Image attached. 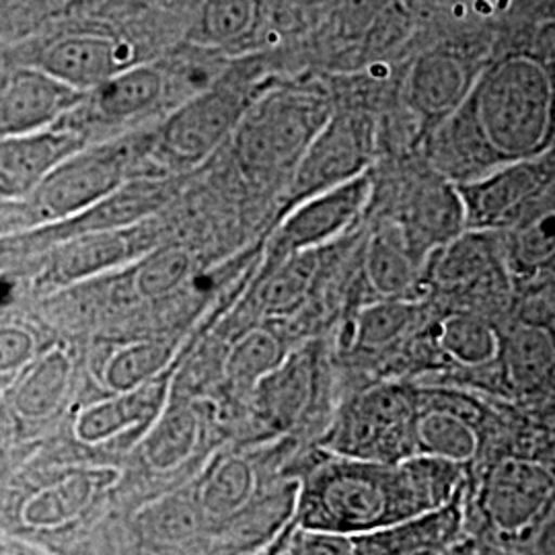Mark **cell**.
Wrapping results in <instances>:
<instances>
[{
  "instance_id": "cell-11",
  "label": "cell",
  "mask_w": 555,
  "mask_h": 555,
  "mask_svg": "<svg viewBox=\"0 0 555 555\" xmlns=\"http://www.w3.org/2000/svg\"><path fill=\"white\" fill-rule=\"evenodd\" d=\"M369 160L366 128L350 116L330 118L297 163L295 194L313 196L357 178Z\"/></svg>"
},
{
  "instance_id": "cell-24",
  "label": "cell",
  "mask_w": 555,
  "mask_h": 555,
  "mask_svg": "<svg viewBox=\"0 0 555 555\" xmlns=\"http://www.w3.org/2000/svg\"><path fill=\"white\" fill-rule=\"evenodd\" d=\"M254 389H258L259 403L268 416L274 417L278 422H291L302 410L309 397V364L300 360V357L282 360Z\"/></svg>"
},
{
  "instance_id": "cell-1",
  "label": "cell",
  "mask_w": 555,
  "mask_h": 555,
  "mask_svg": "<svg viewBox=\"0 0 555 555\" xmlns=\"http://www.w3.org/2000/svg\"><path fill=\"white\" fill-rule=\"evenodd\" d=\"M461 467L424 455L399 463L330 456L302 481L300 529L352 535L435 513L451 504Z\"/></svg>"
},
{
  "instance_id": "cell-5",
  "label": "cell",
  "mask_w": 555,
  "mask_h": 555,
  "mask_svg": "<svg viewBox=\"0 0 555 555\" xmlns=\"http://www.w3.org/2000/svg\"><path fill=\"white\" fill-rule=\"evenodd\" d=\"M461 531V511L447 504L435 513L417 516L369 533L302 531L286 555H430L455 541Z\"/></svg>"
},
{
  "instance_id": "cell-30",
  "label": "cell",
  "mask_w": 555,
  "mask_h": 555,
  "mask_svg": "<svg viewBox=\"0 0 555 555\" xmlns=\"http://www.w3.org/2000/svg\"><path fill=\"white\" fill-rule=\"evenodd\" d=\"M447 247L438 266V274L447 282H463L479 276L488 270L492 259V245L479 233L459 235Z\"/></svg>"
},
{
  "instance_id": "cell-23",
  "label": "cell",
  "mask_w": 555,
  "mask_h": 555,
  "mask_svg": "<svg viewBox=\"0 0 555 555\" xmlns=\"http://www.w3.org/2000/svg\"><path fill=\"white\" fill-rule=\"evenodd\" d=\"M128 258V241L118 231H89L66 243L56 256L64 278H85L103 272Z\"/></svg>"
},
{
  "instance_id": "cell-25",
  "label": "cell",
  "mask_w": 555,
  "mask_h": 555,
  "mask_svg": "<svg viewBox=\"0 0 555 555\" xmlns=\"http://www.w3.org/2000/svg\"><path fill=\"white\" fill-rule=\"evenodd\" d=\"M284 360L278 337L266 330H254L238 339L227 360V375L237 387H256Z\"/></svg>"
},
{
  "instance_id": "cell-31",
  "label": "cell",
  "mask_w": 555,
  "mask_h": 555,
  "mask_svg": "<svg viewBox=\"0 0 555 555\" xmlns=\"http://www.w3.org/2000/svg\"><path fill=\"white\" fill-rule=\"evenodd\" d=\"M190 256L183 249H163L139 270L137 286L144 297H159L173 291L190 272Z\"/></svg>"
},
{
  "instance_id": "cell-10",
  "label": "cell",
  "mask_w": 555,
  "mask_h": 555,
  "mask_svg": "<svg viewBox=\"0 0 555 555\" xmlns=\"http://www.w3.org/2000/svg\"><path fill=\"white\" fill-rule=\"evenodd\" d=\"M554 494L552 474L529 459L500 461L486 479L483 508L502 533L516 535L535 522Z\"/></svg>"
},
{
  "instance_id": "cell-33",
  "label": "cell",
  "mask_w": 555,
  "mask_h": 555,
  "mask_svg": "<svg viewBox=\"0 0 555 555\" xmlns=\"http://www.w3.org/2000/svg\"><path fill=\"white\" fill-rule=\"evenodd\" d=\"M516 261L537 268L543 266L547 259L554 256V212H543L533 217L525 227L518 229L513 247Z\"/></svg>"
},
{
  "instance_id": "cell-26",
  "label": "cell",
  "mask_w": 555,
  "mask_h": 555,
  "mask_svg": "<svg viewBox=\"0 0 555 555\" xmlns=\"http://www.w3.org/2000/svg\"><path fill=\"white\" fill-rule=\"evenodd\" d=\"M165 199V188L159 183H132L116 188L109 196L91 208V220L95 227L91 231H114L121 224L146 217Z\"/></svg>"
},
{
  "instance_id": "cell-6",
  "label": "cell",
  "mask_w": 555,
  "mask_h": 555,
  "mask_svg": "<svg viewBox=\"0 0 555 555\" xmlns=\"http://www.w3.org/2000/svg\"><path fill=\"white\" fill-rule=\"evenodd\" d=\"M547 185V169L531 159L511 160L508 167L488 171L459 188L465 224L483 231L515 224Z\"/></svg>"
},
{
  "instance_id": "cell-32",
  "label": "cell",
  "mask_w": 555,
  "mask_h": 555,
  "mask_svg": "<svg viewBox=\"0 0 555 555\" xmlns=\"http://www.w3.org/2000/svg\"><path fill=\"white\" fill-rule=\"evenodd\" d=\"M297 256V259L288 261L280 270V274L272 278V282L263 291V302L270 311L284 313L293 309L311 284L313 261L309 256H305V251H298Z\"/></svg>"
},
{
  "instance_id": "cell-34",
  "label": "cell",
  "mask_w": 555,
  "mask_h": 555,
  "mask_svg": "<svg viewBox=\"0 0 555 555\" xmlns=\"http://www.w3.org/2000/svg\"><path fill=\"white\" fill-rule=\"evenodd\" d=\"M165 357H167V352L159 346H153V344L132 346V348L119 352L116 360L112 362L109 380L116 387L137 385L146 375L155 373V369H159Z\"/></svg>"
},
{
  "instance_id": "cell-35",
  "label": "cell",
  "mask_w": 555,
  "mask_h": 555,
  "mask_svg": "<svg viewBox=\"0 0 555 555\" xmlns=\"http://www.w3.org/2000/svg\"><path fill=\"white\" fill-rule=\"evenodd\" d=\"M11 293H13V286L9 282L0 280V305H4L11 298Z\"/></svg>"
},
{
  "instance_id": "cell-17",
  "label": "cell",
  "mask_w": 555,
  "mask_h": 555,
  "mask_svg": "<svg viewBox=\"0 0 555 555\" xmlns=\"http://www.w3.org/2000/svg\"><path fill=\"white\" fill-rule=\"evenodd\" d=\"M410 100L428 118H447L469 95V73L449 52H428L417 60L408 82Z\"/></svg>"
},
{
  "instance_id": "cell-2",
  "label": "cell",
  "mask_w": 555,
  "mask_h": 555,
  "mask_svg": "<svg viewBox=\"0 0 555 555\" xmlns=\"http://www.w3.org/2000/svg\"><path fill=\"white\" fill-rule=\"evenodd\" d=\"M552 80L533 59L502 60L469 91L477 126L500 160L539 155L552 128Z\"/></svg>"
},
{
  "instance_id": "cell-29",
  "label": "cell",
  "mask_w": 555,
  "mask_h": 555,
  "mask_svg": "<svg viewBox=\"0 0 555 555\" xmlns=\"http://www.w3.org/2000/svg\"><path fill=\"white\" fill-rule=\"evenodd\" d=\"M258 0H206L202 11V34L217 43L241 40L256 23Z\"/></svg>"
},
{
  "instance_id": "cell-19",
  "label": "cell",
  "mask_w": 555,
  "mask_h": 555,
  "mask_svg": "<svg viewBox=\"0 0 555 555\" xmlns=\"http://www.w3.org/2000/svg\"><path fill=\"white\" fill-rule=\"evenodd\" d=\"M416 256L397 229H380L366 249V274L373 288L385 298H401L417 278Z\"/></svg>"
},
{
  "instance_id": "cell-9",
  "label": "cell",
  "mask_w": 555,
  "mask_h": 555,
  "mask_svg": "<svg viewBox=\"0 0 555 555\" xmlns=\"http://www.w3.org/2000/svg\"><path fill=\"white\" fill-rule=\"evenodd\" d=\"M247 107V91L238 85L202 91L167 121L165 144L179 159H202L237 126Z\"/></svg>"
},
{
  "instance_id": "cell-14",
  "label": "cell",
  "mask_w": 555,
  "mask_h": 555,
  "mask_svg": "<svg viewBox=\"0 0 555 555\" xmlns=\"http://www.w3.org/2000/svg\"><path fill=\"white\" fill-rule=\"evenodd\" d=\"M465 208L459 190L449 181L433 179L417 185L414 196L405 206L399 231L417 261L428 251L449 245L463 235Z\"/></svg>"
},
{
  "instance_id": "cell-16",
  "label": "cell",
  "mask_w": 555,
  "mask_h": 555,
  "mask_svg": "<svg viewBox=\"0 0 555 555\" xmlns=\"http://www.w3.org/2000/svg\"><path fill=\"white\" fill-rule=\"evenodd\" d=\"M128 48L101 36H68L48 48L41 68L75 91L98 89L128 64Z\"/></svg>"
},
{
  "instance_id": "cell-8",
  "label": "cell",
  "mask_w": 555,
  "mask_h": 555,
  "mask_svg": "<svg viewBox=\"0 0 555 555\" xmlns=\"http://www.w3.org/2000/svg\"><path fill=\"white\" fill-rule=\"evenodd\" d=\"M414 453L435 456L455 465L476 459L481 447L477 424L481 410L469 397L455 393H422L416 396Z\"/></svg>"
},
{
  "instance_id": "cell-22",
  "label": "cell",
  "mask_w": 555,
  "mask_h": 555,
  "mask_svg": "<svg viewBox=\"0 0 555 555\" xmlns=\"http://www.w3.org/2000/svg\"><path fill=\"white\" fill-rule=\"evenodd\" d=\"M440 348L463 366H486L502 352V339L496 330L476 315L459 313L440 323Z\"/></svg>"
},
{
  "instance_id": "cell-28",
  "label": "cell",
  "mask_w": 555,
  "mask_h": 555,
  "mask_svg": "<svg viewBox=\"0 0 555 555\" xmlns=\"http://www.w3.org/2000/svg\"><path fill=\"white\" fill-rule=\"evenodd\" d=\"M416 318V307L403 298H387L366 307L357 321V341L362 348H383L401 336Z\"/></svg>"
},
{
  "instance_id": "cell-13",
  "label": "cell",
  "mask_w": 555,
  "mask_h": 555,
  "mask_svg": "<svg viewBox=\"0 0 555 555\" xmlns=\"http://www.w3.org/2000/svg\"><path fill=\"white\" fill-rule=\"evenodd\" d=\"M79 140L68 132L36 130L0 137V196L34 194L60 160L77 153Z\"/></svg>"
},
{
  "instance_id": "cell-4",
  "label": "cell",
  "mask_w": 555,
  "mask_h": 555,
  "mask_svg": "<svg viewBox=\"0 0 555 555\" xmlns=\"http://www.w3.org/2000/svg\"><path fill=\"white\" fill-rule=\"evenodd\" d=\"M416 393L377 387L358 397L332 437L334 455L399 463L414 456Z\"/></svg>"
},
{
  "instance_id": "cell-18",
  "label": "cell",
  "mask_w": 555,
  "mask_h": 555,
  "mask_svg": "<svg viewBox=\"0 0 555 555\" xmlns=\"http://www.w3.org/2000/svg\"><path fill=\"white\" fill-rule=\"evenodd\" d=\"M435 160L440 169L447 171V176H472L474 179L488 173L500 163L488 140L483 139L467 98L461 103V107L447 116L444 126L438 130L435 139Z\"/></svg>"
},
{
  "instance_id": "cell-21",
  "label": "cell",
  "mask_w": 555,
  "mask_h": 555,
  "mask_svg": "<svg viewBox=\"0 0 555 555\" xmlns=\"http://www.w3.org/2000/svg\"><path fill=\"white\" fill-rule=\"evenodd\" d=\"M506 373L518 389H537L554 371V339L545 327L520 325L502 341Z\"/></svg>"
},
{
  "instance_id": "cell-20",
  "label": "cell",
  "mask_w": 555,
  "mask_h": 555,
  "mask_svg": "<svg viewBox=\"0 0 555 555\" xmlns=\"http://www.w3.org/2000/svg\"><path fill=\"white\" fill-rule=\"evenodd\" d=\"M165 79L153 66H126L100 85L98 107L107 118L137 116L153 107L163 95Z\"/></svg>"
},
{
  "instance_id": "cell-27",
  "label": "cell",
  "mask_w": 555,
  "mask_h": 555,
  "mask_svg": "<svg viewBox=\"0 0 555 555\" xmlns=\"http://www.w3.org/2000/svg\"><path fill=\"white\" fill-rule=\"evenodd\" d=\"M256 476L245 459L222 461L206 486V508L215 516H233L254 494Z\"/></svg>"
},
{
  "instance_id": "cell-7",
  "label": "cell",
  "mask_w": 555,
  "mask_h": 555,
  "mask_svg": "<svg viewBox=\"0 0 555 555\" xmlns=\"http://www.w3.org/2000/svg\"><path fill=\"white\" fill-rule=\"evenodd\" d=\"M124 159L116 151L95 149L60 160L36 190L46 217H68L93 208L121 183Z\"/></svg>"
},
{
  "instance_id": "cell-3",
  "label": "cell",
  "mask_w": 555,
  "mask_h": 555,
  "mask_svg": "<svg viewBox=\"0 0 555 555\" xmlns=\"http://www.w3.org/2000/svg\"><path fill=\"white\" fill-rule=\"evenodd\" d=\"M332 118L327 103L311 91H276L249 105L237 126L241 165L258 176L297 167L311 140Z\"/></svg>"
},
{
  "instance_id": "cell-12",
  "label": "cell",
  "mask_w": 555,
  "mask_h": 555,
  "mask_svg": "<svg viewBox=\"0 0 555 555\" xmlns=\"http://www.w3.org/2000/svg\"><path fill=\"white\" fill-rule=\"evenodd\" d=\"M369 196L371 181L362 173L309 196L284 222L282 247L288 254H298L336 237L357 220Z\"/></svg>"
},
{
  "instance_id": "cell-15",
  "label": "cell",
  "mask_w": 555,
  "mask_h": 555,
  "mask_svg": "<svg viewBox=\"0 0 555 555\" xmlns=\"http://www.w3.org/2000/svg\"><path fill=\"white\" fill-rule=\"evenodd\" d=\"M75 91L43 70H23L0 91V137L43 130L79 101Z\"/></svg>"
}]
</instances>
